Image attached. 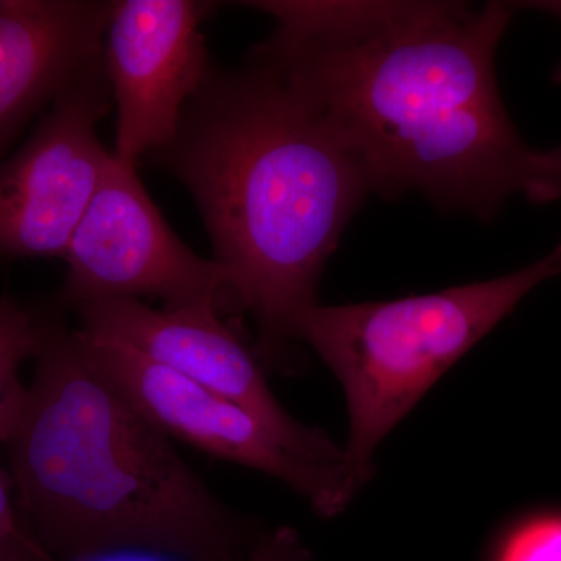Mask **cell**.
I'll list each match as a JSON object with an SVG mask.
<instances>
[{
	"instance_id": "obj_1",
	"label": "cell",
	"mask_w": 561,
	"mask_h": 561,
	"mask_svg": "<svg viewBox=\"0 0 561 561\" xmlns=\"http://www.w3.org/2000/svg\"><path fill=\"white\" fill-rule=\"evenodd\" d=\"M275 20L249 57L331 128L383 197L420 194L489 220L508 198H561V146L524 142L502 102L496 51L515 5L245 2Z\"/></svg>"
},
{
	"instance_id": "obj_2",
	"label": "cell",
	"mask_w": 561,
	"mask_h": 561,
	"mask_svg": "<svg viewBox=\"0 0 561 561\" xmlns=\"http://www.w3.org/2000/svg\"><path fill=\"white\" fill-rule=\"evenodd\" d=\"M150 161L191 192L230 278L253 317L256 356L276 364L350 220L371 194L359 165L271 66L210 65L179 131Z\"/></svg>"
},
{
	"instance_id": "obj_3",
	"label": "cell",
	"mask_w": 561,
	"mask_h": 561,
	"mask_svg": "<svg viewBox=\"0 0 561 561\" xmlns=\"http://www.w3.org/2000/svg\"><path fill=\"white\" fill-rule=\"evenodd\" d=\"M7 448L25 527L55 560L151 549L245 561L257 540L92 365L60 308Z\"/></svg>"
},
{
	"instance_id": "obj_4",
	"label": "cell",
	"mask_w": 561,
	"mask_h": 561,
	"mask_svg": "<svg viewBox=\"0 0 561 561\" xmlns=\"http://www.w3.org/2000/svg\"><path fill=\"white\" fill-rule=\"evenodd\" d=\"M561 275V242L522 271L435 294L359 305H317L295 324L345 391L346 461L364 485L379 443L420 398L519 301Z\"/></svg>"
},
{
	"instance_id": "obj_5",
	"label": "cell",
	"mask_w": 561,
	"mask_h": 561,
	"mask_svg": "<svg viewBox=\"0 0 561 561\" xmlns=\"http://www.w3.org/2000/svg\"><path fill=\"white\" fill-rule=\"evenodd\" d=\"M62 260L65 283L51 300L65 311L105 298H160L165 309L239 312L230 278L197 256L144 190L136 165L113 153L90 209Z\"/></svg>"
},
{
	"instance_id": "obj_6",
	"label": "cell",
	"mask_w": 561,
	"mask_h": 561,
	"mask_svg": "<svg viewBox=\"0 0 561 561\" xmlns=\"http://www.w3.org/2000/svg\"><path fill=\"white\" fill-rule=\"evenodd\" d=\"M111 105L101 58L51 102L27 140L0 160V260L65 257L113 158L98 136Z\"/></svg>"
},
{
	"instance_id": "obj_7",
	"label": "cell",
	"mask_w": 561,
	"mask_h": 561,
	"mask_svg": "<svg viewBox=\"0 0 561 561\" xmlns=\"http://www.w3.org/2000/svg\"><path fill=\"white\" fill-rule=\"evenodd\" d=\"M92 365L169 438L253 468L289 485L321 516L341 513L360 485L313 463L238 402L169 370L125 343L77 330Z\"/></svg>"
},
{
	"instance_id": "obj_8",
	"label": "cell",
	"mask_w": 561,
	"mask_h": 561,
	"mask_svg": "<svg viewBox=\"0 0 561 561\" xmlns=\"http://www.w3.org/2000/svg\"><path fill=\"white\" fill-rule=\"evenodd\" d=\"M210 9L197 0L114 2L102 58L117 110L119 160L136 165L175 138L213 65L201 31Z\"/></svg>"
},
{
	"instance_id": "obj_9",
	"label": "cell",
	"mask_w": 561,
	"mask_h": 561,
	"mask_svg": "<svg viewBox=\"0 0 561 561\" xmlns=\"http://www.w3.org/2000/svg\"><path fill=\"white\" fill-rule=\"evenodd\" d=\"M73 312L79 316L80 330L125 343L162 367L238 402L313 463L346 472L357 481L343 449L323 432L298 423L279 404L268 389L260 359L221 321L216 309L158 311L140 300L105 298L84 302Z\"/></svg>"
},
{
	"instance_id": "obj_10",
	"label": "cell",
	"mask_w": 561,
	"mask_h": 561,
	"mask_svg": "<svg viewBox=\"0 0 561 561\" xmlns=\"http://www.w3.org/2000/svg\"><path fill=\"white\" fill-rule=\"evenodd\" d=\"M113 5L0 0V160L39 111L101 60Z\"/></svg>"
},
{
	"instance_id": "obj_11",
	"label": "cell",
	"mask_w": 561,
	"mask_h": 561,
	"mask_svg": "<svg viewBox=\"0 0 561 561\" xmlns=\"http://www.w3.org/2000/svg\"><path fill=\"white\" fill-rule=\"evenodd\" d=\"M55 312L54 300L25 305L11 295L0 297V443L3 445L13 438L27 405L28 387L21 381V365L38 357Z\"/></svg>"
},
{
	"instance_id": "obj_12",
	"label": "cell",
	"mask_w": 561,
	"mask_h": 561,
	"mask_svg": "<svg viewBox=\"0 0 561 561\" xmlns=\"http://www.w3.org/2000/svg\"><path fill=\"white\" fill-rule=\"evenodd\" d=\"M496 561H561V515L519 524L502 542Z\"/></svg>"
},
{
	"instance_id": "obj_13",
	"label": "cell",
	"mask_w": 561,
	"mask_h": 561,
	"mask_svg": "<svg viewBox=\"0 0 561 561\" xmlns=\"http://www.w3.org/2000/svg\"><path fill=\"white\" fill-rule=\"evenodd\" d=\"M309 552L301 545L297 531L280 527L261 535L245 561H308Z\"/></svg>"
},
{
	"instance_id": "obj_14",
	"label": "cell",
	"mask_w": 561,
	"mask_h": 561,
	"mask_svg": "<svg viewBox=\"0 0 561 561\" xmlns=\"http://www.w3.org/2000/svg\"><path fill=\"white\" fill-rule=\"evenodd\" d=\"M24 529L27 527L22 519L13 478L10 471L0 467V541L9 540Z\"/></svg>"
},
{
	"instance_id": "obj_15",
	"label": "cell",
	"mask_w": 561,
	"mask_h": 561,
	"mask_svg": "<svg viewBox=\"0 0 561 561\" xmlns=\"http://www.w3.org/2000/svg\"><path fill=\"white\" fill-rule=\"evenodd\" d=\"M0 561H58L50 556L35 537L24 529L9 540L0 541Z\"/></svg>"
},
{
	"instance_id": "obj_16",
	"label": "cell",
	"mask_w": 561,
	"mask_h": 561,
	"mask_svg": "<svg viewBox=\"0 0 561 561\" xmlns=\"http://www.w3.org/2000/svg\"><path fill=\"white\" fill-rule=\"evenodd\" d=\"M72 561H191L183 557L172 556L151 549H116V551H106L92 553V556L81 557Z\"/></svg>"
}]
</instances>
